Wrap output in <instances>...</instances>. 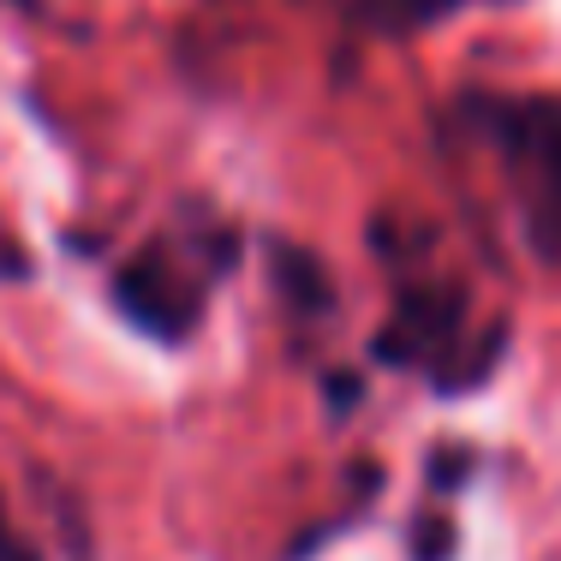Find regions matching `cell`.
I'll return each instance as SVG.
<instances>
[{
  "instance_id": "1",
  "label": "cell",
  "mask_w": 561,
  "mask_h": 561,
  "mask_svg": "<svg viewBox=\"0 0 561 561\" xmlns=\"http://www.w3.org/2000/svg\"><path fill=\"white\" fill-rule=\"evenodd\" d=\"M507 144L526 168V227L543 257H561V108L556 102H519L507 108Z\"/></svg>"
},
{
  "instance_id": "2",
  "label": "cell",
  "mask_w": 561,
  "mask_h": 561,
  "mask_svg": "<svg viewBox=\"0 0 561 561\" xmlns=\"http://www.w3.org/2000/svg\"><path fill=\"white\" fill-rule=\"evenodd\" d=\"M454 329H460V299H454V293H419V299L400 305L394 329L382 335V358L424 365V358L448 353Z\"/></svg>"
},
{
  "instance_id": "3",
  "label": "cell",
  "mask_w": 561,
  "mask_h": 561,
  "mask_svg": "<svg viewBox=\"0 0 561 561\" xmlns=\"http://www.w3.org/2000/svg\"><path fill=\"white\" fill-rule=\"evenodd\" d=\"M119 305H126L144 329H156V335H180V329L192 323V305L180 299L173 275L162 270V257H138L119 275Z\"/></svg>"
},
{
  "instance_id": "4",
  "label": "cell",
  "mask_w": 561,
  "mask_h": 561,
  "mask_svg": "<svg viewBox=\"0 0 561 561\" xmlns=\"http://www.w3.org/2000/svg\"><path fill=\"white\" fill-rule=\"evenodd\" d=\"M275 287L293 311H323L329 305V275L305 245H275Z\"/></svg>"
},
{
  "instance_id": "5",
  "label": "cell",
  "mask_w": 561,
  "mask_h": 561,
  "mask_svg": "<svg viewBox=\"0 0 561 561\" xmlns=\"http://www.w3.org/2000/svg\"><path fill=\"white\" fill-rule=\"evenodd\" d=\"M0 561H36V556H31V550H24V543L7 531V519H0Z\"/></svg>"
}]
</instances>
